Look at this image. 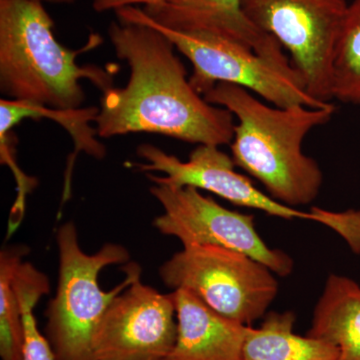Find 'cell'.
<instances>
[{"mask_svg": "<svg viewBox=\"0 0 360 360\" xmlns=\"http://www.w3.org/2000/svg\"><path fill=\"white\" fill-rule=\"evenodd\" d=\"M108 35L130 75L124 87L103 92L94 120L98 136L146 132L198 146L231 143L233 115L193 89L167 35L144 23L122 20L110 23Z\"/></svg>", "mask_w": 360, "mask_h": 360, "instance_id": "cell-1", "label": "cell"}, {"mask_svg": "<svg viewBox=\"0 0 360 360\" xmlns=\"http://www.w3.org/2000/svg\"><path fill=\"white\" fill-rule=\"evenodd\" d=\"M203 97L238 120L231 143L236 167L262 182L269 195L283 205H307L317 198L323 175L319 163L303 153V141L312 129L330 122L335 104L277 108L250 90L224 82Z\"/></svg>", "mask_w": 360, "mask_h": 360, "instance_id": "cell-2", "label": "cell"}, {"mask_svg": "<svg viewBox=\"0 0 360 360\" xmlns=\"http://www.w3.org/2000/svg\"><path fill=\"white\" fill-rule=\"evenodd\" d=\"M53 26L41 2L0 0V91L11 101L80 110L85 101L80 82L89 80L103 92L113 86L117 66L78 65V56L103 39L94 33L82 49L71 51L59 44Z\"/></svg>", "mask_w": 360, "mask_h": 360, "instance_id": "cell-3", "label": "cell"}, {"mask_svg": "<svg viewBox=\"0 0 360 360\" xmlns=\"http://www.w3.org/2000/svg\"><path fill=\"white\" fill-rule=\"evenodd\" d=\"M59 274L56 296L49 303L45 335L56 360H96L92 338L97 324L111 302L141 278L139 264L125 266L127 276L110 291L98 283L101 270L108 265L124 264L129 252L122 245L106 243L94 255L80 248L77 227L71 222L58 232Z\"/></svg>", "mask_w": 360, "mask_h": 360, "instance_id": "cell-4", "label": "cell"}, {"mask_svg": "<svg viewBox=\"0 0 360 360\" xmlns=\"http://www.w3.org/2000/svg\"><path fill=\"white\" fill-rule=\"evenodd\" d=\"M115 13L118 20L144 23L167 35L176 51L193 65L189 82L202 96L224 82L250 90L277 108H321L333 104L321 103L310 96L297 71L284 70L245 45L213 35L167 30L146 20L141 9L134 6L123 7Z\"/></svg>", "mask_w": 360, "mask_h": 360, "instance_id": "cell-5", "label": "cell"}, {"mask_svg": "<svg viewBox=\"0 0 360 360\" xmlns=\"http://www.w3.org/2000/svg\"><path fill=\"white\" fill-rule=\"evenodd\" d=\"M160 276L169 288L191 291L215 311L248 326L264 316L278 292L269 267L215 245L184 246L162 264Z\"/></svg>", "mask_w": 360, "mask_h": 360, "instance_id": "cell-6", "label": "cell"}, {"mask_svg": "<svg viewBox=\"0 0 360 360\" xmlns=\"http://www.w3.org/2000/svg\"><path fill=\"white\" fill-rule=\"evenodd\" d=\"M248 20L290 53L307 92L329 103L331 63L348 8L345 0H241Z\"/></svg>", "mask_w": 360, "mask_h": 360, "instance_id": "cell-7", "label": "cell"}, {"mask_svg": "<svg viewBox=\"0 0 360 360\" xmlns=\"http://www.w3.org/2000/svg\"><path fill=\"white\" fill-rule=\"evenodd\" d=\"M150 193L163 207L153 225L161 233L179 238L184 246H219L245 253L277 276L292 272V258L265 245L253 215L227 210L193 186L155 184Z\"/></svg>", "mask_w": 360, "mask_h": 360, "instance_id": "cell-8", "label": "cell"}, {"mask_svg": "<svg viewBox=\"0 0 360 360\" xmlns=\"http://www.w3.org/2000/svg\"><path fill=\"white\" fill-rule=\"evenodd\" d=\"M172 293L141 278L111 302L92 338L96 360H165L175 345L177 321Z\"/></svg>", "mask_w": 360, "mask_h": 360, "instance_id": "cell-9", "label": "cell"}, {"mask_svg": "<svg viewBox=\"0 0 360 360\" xmlns=\"http://www.w3.org/2000/svg\"><path fill=\"white\" fill-rule=\"evenodd\" d=\"M137 155L148 163H134L131 167L148 172V179L153 184L193 186L217 194L232 205L255 208L274 217L319 222L314 210L302 212L259 191L250 179L236 172L233 158L220 150V146L201 144L187 161L149 143L141 144Z\"/></svg>", "mask_w": 360, "mask_h": 360, "instance_id": "cell-10", "label": "cell"}, {"mask_svg": "<svg viewBox=\"0 0 360 360\" xmlns=\"http://www.w3.org/2000/svg\"><path fill=\"white\" fill-rule=\"evenodd\" d=\"M141 11L146 20L167 30L231 40L277 66L290 65L281 44L248 20L241 0H162Z\"/></svg>", "mask_w": 360, "mask_h": 360, "instance_id": "cell-11", "label": "cell"}, {"mask_svg": "<svg viewBox=\"0 0 360 360\" xmlns=\"http://www.w3.org/2000/svg\"><path fill=\"white\" fill-rule=\"evenodd\" d=\"M172 295L177 336L165 360H241L248 326L219 314L191 291Z\"/></svg>", "mask_w": 360, "mask_h": 360, "instance_id": "cell-12", "label": "cell"}, {"mask_svg": "<svg viewBox=\"0 0 360 360\" xmlns=\"http://www.w3.org/2000/svg\"><path fill=\"white\" fill-rule=\"evenodd\" d=\"M26 246L4 248L0 253V355L2 360H23V311L28 296L51 290L47 276L23 262Z\"/></svg>", "mask_w": 360, "mask_h": 360, "instance_id": "cell-13", "label": "cell"}, {"mask_svg": "<svg viewBox=\"0 0 360 360\" xmlns=\"http://www.w3.org/2000/svg\"><path fill=\"white\" fill-rule=\"evenodd\" d=\"M307 335L338 348V360H360L359 284L347 276L331 274Z\"/></svg>", "mask_w": 360, "mask_h": 360, "instance_id": "cell-14", "label": "cell"}, {"mask_svg": "<svg viewBox=\"0 0 360 360\" xmlns=\"http://www.w3.org/2000/svg\"><path fill=\"white\" fill-rule=\"evenodd\" d=\"M293 312H271L259 328L248 326L241 360H338V349L326 341L293 331Z\"/></svg>", "mask_w": 360, "mask_h": 360, "instance_id": "cell-15", "label": "cell"}, {"mask_svg": "<svg viewBox=\"0 0 360 360\" xmlns=\"http://www.w3.org/2000/svg\"><path fill=\"white\" fill-rule=\"evenodd\" d=\"M97 113L98 108H96L63 111L51 110L25 101H11L6 98L0 101V122L7 127L13 129L25 120L47 117L60 123L72 136L75 144V153L71 156V160H68L66 167L63 202H65L70 196L71 172L77 153L82 150L87 155L94 156L96 160H103L106 155L105 148L96 139V129H91L89 125L90 122H94L96 120Z\"/></svg>", "mask_w": 360, "mask_h": 360, "instance_id": "cell-16", "label": "cell"}, {"mask_svg": "<svg viewBox=\"0 0 360 360\" xmlns=\"http://www.w3.org/2000/svg\"><path fill=\"white\" fill-rule=\"evenodd\" d=\"M331 96L360 106V0L348 4L331 63Z\"/></svg>", "mask_w": 360, "mask_h": 360, "instance_id": "cell-17", "label": "cell"}, {"mask_svg": "<svg viewBox=\"0 0 360 360\" xmlns=\"http://www.w3.org/2000/svg\"><path fill=\"white\" fill-rule=\"evenodd\" d=\"M47 291L37 290L28 296L23 311L25 324V347L23 360H56L51 343L46 336L40 333L37 321L33 315V309L37 307L41 296L47 295Z\"/></svg>", "mask_w": 360, "mask_h": 360, "instance_id": "cell-18", "label": "cell"}, {"mask_svg": "<svg viewBox=\"0 0 360 360\" xmlns=\"http://www.w3.org/2000/svg\"><path fill=\"white\" fill-rule=\"evenodd\" d=\"M162 0H94L92 7L96 13H105L108 11H117L123 7L134 6L135 4L153 6Z\"/></svg>", "mask_w": 360, "mask_h": 360, "instance_id": "cell-19", "label": "cell"}, {"mask_svg": "<svg viewBox=\"0 0 360 360\" xmlns=\"http://www.w3.org/2000/svg\"><path fill=\"white\" fill-rule=\"evenodd\" d=\"M34 1L41 2V4H75L77 0H34Z\"/></svg>", "mask_w": 360, "mask_h": 360, "instance_id": "cell-20", "label": "cell"}]
</instances>
